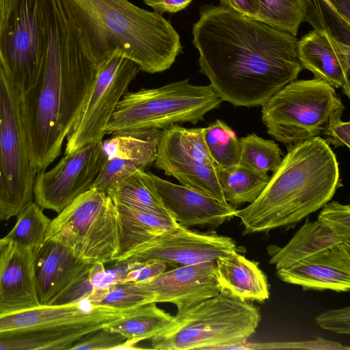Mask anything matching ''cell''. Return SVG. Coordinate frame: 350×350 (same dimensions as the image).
Returning <instances> with one entry per match:
<instances>
[{
    "instance_id": "obj_1",
    "label": "cell",
    "mask_w": 350,
    "mask_h": 350,
    "mask_svg": "<svg viewBox=\"0 0 350 350\" xmlns=\"http://www.w3.org/2000/svg\"><path fill=\"white\" fill-rule=\"evenodd\" d=\"M199 14L192 28L199 72L223 101L261 106L304 69L295 36L220 4Z\"/></svg>"
},
{
    "instance_id": "obj_2",
    "label": "cell",
    "mask_w": 350,
    "mask_h": 350,
    "mask_svg": "<svg viewBox=\"0 0 350 350\" xmlns=\"http://www.w3.org/2000/svg\"><path fill=\"white\" fill-rule=\"evenodd\" d=\"M40 1L44 55L35 83L20 94L24 133L38 173L60 154L83 109L97 70L65 0Z\"/></svg>"
},
{
    "instance_id": "obj_3",
    "label": "cell",
    "mask_w": 350,
    "mask_h": 350,
    "mask_svg": "<svg viewBox=\"0 0 350 350\" xmlns=\"http://www.w3.org/2000/svg\"><path fill=\"white\" fill-rule=\"evenodd\" d=\"M96 66L120 51L148 73L169 69L182 51L180 36L162 14L128 0H65Z\"/></svg>"
},
{
    "instance_id": "obj_4",
    "label": "cell",
    "mask_w": 350,
    "mask_h": 350,
    "mask_svg": "<svg viewBox=\"0 0 350 350\" xmlns=\"http://www.w3.org/2000/svg\"><path fill=\"white\" fill-rule=\"evenodd\" d=\"M341 187L338 162L324 139L291 145L260 196L238 211L243 233L294 225L321 208Z\"/></svg>"
},
{
    "instance_id": "obj_5",
    "label": "cell",
    "mask_w": 350,
    "mask_h": 350,
    "mask_svg": "<svg viewBox=\"0 0 350 350\" xmlns=\"http://www.w3.org/2000/svg\"><path fill=\"white\" fill-rule=\"evenodd\" d=\"M259 308L219 293L176 313L172 325L150 338L152 349H230L243 345L260 321Z\"/></svg>"
},
{
    "instance_id": "obj_6",
    "label": "cell",
    "mask_w": 350,
    "mask_h": 350,
    "mask_svg": "<svg viewBox=\"0 0 350 350\" xmlns=\"http://www.w3.org/2000/svg\"><path fill=\"white\" fill-rule=\"evenodd\" d=\"M223 100L209 84L196 85L189 79L157 88L126 92L118 103L106 127V134L165 130L173 125L204 119Z\"/></svg>"
},
{
    "instance_id": "obj_7",
    "label": "cell",
    "mask_w": 350,
    "mask_h": 350,
    "mask_svg": "<svg viewBox=\"0 0 350 350\" xmlns=\"http://www.w3.org/2000/svg\"><path fill=\"white\" fill-rule=\"evenodd\" d=\"M45 239L63 244L88 263L113 262L120 250L116 207L107 193L91 188L51 221Z\"/></svg>"
},
{
    "instance_id": "obj_8",
    "label": "cell",
    "mask_w": 350,
    "mask_h": 350,
    "mask_svg": "<svg viewBox=\"0 0 350 350\" xmlns=\"http://www.w3.org/2000/svg\"><path fill=\"white\" fill-rule=\"evenodd\" d=\"M342 105L335 89L324 81L295 79L261 105V119L271 137L295 144L320 137L332 111Z\"/></svg>"
},
{
    "instance_id": "obj_9",
    "label": "cell",
    "mask_w": 350,
    "mask_h": 350,
    "mask_svg": "<svg viewBox=\"0 0 350 350\" xmlns=\"http://www.w3.org/2000/svg\"><path fill=\"white\" fill-rule=\"evenodd\" d=\"M37 171L27 144L20 94L0 63V220L8 221L33 200Z\"/></svg>"
},
{
    "instance_id": "obj_10",
    "label": "cell",
    "mask_w": 350,
    "mask_h": 350,
    "mask_svg": "<svg viewBox=\"0 0 350 350\" xmlns=\"http://www.w3.org/2000/svg\"><path fill=\"white\" fill-rule=\"evenodd\" d=\"M44 52L40 0H17L0 31V63L20 94L35 83Z\"/></svg>"
},
{
    "instance_id": "obj_11",
    "label": "cell",
    "mask_w": 350,
    "mask_h": 350,
    "mask_svg": "<svg viewBox=\"0 0 350 350\" xmlns=\"http://www.w3.org/2000/svg\"><path fill=\"white\" fill-rule=\"evenodd\" d=\"M140 70L137 64L118 51L97 66L83 109L67 137L65 154L103 140L118 103Z\"/></svg>"
},
{
    "instance_id": "obj_12",
    "label": "cell",
    "mask_w": 350,
    "mask_h": 350,
    "mask_svg": "<svg viewBox=\"0 0 350 350\" xmlns=\"http://www.w3.org/2000/svg\"><path fill=\"white\" fill-rule=\"evenodd\" d=\"M239 248L234 239L215 231L199 232L179 224L117 257L115 262L158 260L173 267L213 262Z\"/></svg>"
},
{
    "instance_id": "obj_13",
    "label": "cell",
    "mask_w": 350,
    "mask_h": 350,
    "mask_svg": "<svg viewBox=\"0 0 350 350\" xmlns=\"http://www.w3.org/2000/svg\"><path fill=\"white\" fill-rule=\"evenodd\" d=\"M102 141L65 154L52 169L37 173L33 196L41 208L59 213L77 196L91 189L106 161Z\"/></svg>"
},
{
    "instance_id": "obj_14",
    "label": "cell",
    "mask_w": 350,
    "mask_h": 350,
    "mask_svg": "<svg viewBox=\"0 0 350 350\" xmlns=\"http://www.w3.org/2000/svg\"><path fill=\"white\" fill-rule=\"evenodd\" d=\"M126 312L94 304L85 297L62 304H40L13 312L0 314V334L35 328L73 324H97L103 327Z\"/></svg>"
},
{
    "instance_id": "obj_15",
    "label": "cell",
    "mask_w": 350,
    "mask_h": 350,
    "mask_svg": "<svg viewBox=\"0 0 350 350\" xmlns=\"http://www.w3.org/2000/svg\"><path fill=\"white\" fill-rule=\"evenodd\" d=\"M285 282L304 289L348 292L350 289V242H342L277 269Z\"/></svg>"
},
{
    "instance_id": "obj_16",
    "label": "cell",
    "mask_w": 350,
    "mask_h": 350,
    "mask_svg": "<svg viewBox=\"0 0 350 350\" xmlns=\"http://www.w3.org/2000/svg\"><path fill=\"white\" fill-rule=\"evenodd\" d=\"M148 174L165 207L183 226L217 227L237 217L239 210L229 204H222L197 189Z\"/></svg>"
},
{
    "instance_id": "obj_17",
    "label": "cell",
    "mask_w": 350,
    "mask_h": 350,
    "mask_svg": "<svg viewBox=\"0 0 350 350\" xmlns=\"http://www.w3.org/2000/svg\"><path fill=\"white\" fill-rule=\"evenodd\" d=\"M215 262L175 267L144 284L154 293L156 303L173 304L179 313L219 294Z\"/></svg>"
},
{
    "instance_id": "obj_18",
    "label": "cell",
    "mask_w": 350,
    "mask_h": 350,
    "mask_svg": "<svg viewBox=\"0 0 350 350\" xmlns=\"http://www.w3.org/2000/svg\"><path fill=\"white\" fill-rule=\"evenodd\" d=\"M297 56L303 68L312 72L315 79L334 89L341 88L350 97V46L313 29L297 40Z\"/></svg>"
},
{
    "instance_id": "obj_19",
    "label": "cell",
    "mask_w": 350,
    "mask_h": 350,
    "mask_svg": "<svg viewBox=\"0 0 350 350\" xmlns=\"http://www.w3.org/2000/svg\"><path fill=\"white\" fill-rule=\"evenodd\" d=\"M92 265L75 256L63 244L45 239L33 252L34 273L40 304H47L88 274Z\"/></svg>"
},
{
    "instance_id": "obj_20",
    "label": "cell",
    "mask_w": 350,
    "mask_h": 350,
    "mask_svg": "<svg viewBox=\"0 0 350 350\" xmlns=\"http://www.w3.org/2000/svg\"><path fill=\"white\" fill-rule=\"evenodd\" d=\"M39 305L33 252L10 243L5 245L0 252V314Z\"/></svg>"
},
{
    "instance_id": "obj_21",
    "label": "cell",
    "mask_w": 350,
    "mask_h": 350,
    "mask_svg": "<svg viewBox=\"0 0 350 350\" xmlns=\"http://www.w3.org/2000/svg\"><path fill=\"white\" fill-rule=\"evenodd\" d=\"M215 265L219 293L245 301L262 302L269 299L267 277L258 263L233 251L218 257Z\"/></svg>"
},
{
    "instance_id": "obj_22",
    "label": "cell",
    "mask_w": 350,
    "mask_h": 350,
    "mask_svg": "<svg viewBox=\"0 0 350 350\" xmlns=\"http://www.w3.org/2000/svg\"><path fill=\"white\" fill-rule=\"evenodd\" d=\"M154 163L157 169L173 176L181 185L197 189L222 204H228L217 176V167L203 163L189 153L161 146H157Z\"/></svg>"
},
{
    "instance_id": "obj_23",
    "label": "cell",
    "mask_w": 350,
    "mask_h": 350,
    "mask_svg": "<svg viewBox=\"0 0 350 350\" xmlns=\"http://www.w3.org/2000/svg\"><path fill=\"white\" fill-rule=\"evenodd\" d=\"M102 328L83 323L1 334L0 350H70L85 336Z\"/></svg>"
},
{
    "instance_id": "obj_24",
    "label": "cell",
    "mask_w": 350,
    "mask_h": 350,
    "mask_svg": "<svg viewBox=\"0 0 350 350\" xmlns=\"http://www.w3.org/2000/svg\"><path fill=\"white\" fill-rule=\"evenodd\" d=\"M345 241L319 221L307 217L304 224L284 247L273 250L270 264L276 269L287 267L303 258Z\"/></svg>"
},
{
    "instance_id": "obj_25",
    "label": "cell",
    "mask_w": 350,
    "mask_h": 350,
    "mask_svg": "<svg viewBox=\"0 0 350 350\" xmlns=\"http://www.w3.org/2000/svg\"><path fill=\"white\" fill-rule=\"evenodd\" d=\"M115 206L120 225V250L117 257L179 226L172 217H161L121 204Z\"/></svg>"
},
{
    "instance_id": "obj_26",
    "label": "cell",
    "mask_w": 350,
    "mask_h": 350,
    "mask_svg": "<svg viewBox=\"0 0 350 350\" xmlns=\"http://www.w3.org/2000/svg\"><path fill=\"white\" fill-rule=\"evenodd\" d=\"M107 195L115 204L174 218L165 207L152 180L145 170H139L121 180L108 191Z\"/></svg>"
},
{
    "instance_id": "obj_27",
    "label": "cell",
    "mask_w": 350,
    "mask_h": 350,
    "mask_svg": "<svg viewBox=\"0 0 350 350\" xmlns=\"http://www.w3.org/2000/svg\"><path fill=\"white\" fill-rule=\"evenodd\" d=\"M156 304L150 303L128 311L103 328L118 332L126 339H150L169 327L174 320V316Z\"/></svg>"
},
{
    "instance_id": "obj_28",
    "label": "cell",
    "mask_w": 350,
    "mask_h": 350,
    "mask_svg": "<svg viewBox=\"0 0 350 350\" xmlns=\"http://www.w3.org/2000/svg\"><path fill=\"white\" fill-rule=\"evenodd\" d=\"M216 173L225 200L234 208L252 203L269 180L267 173H260L239 164L217 167Z\"/></svg>"
},
{
    "instance_id": "obj_29",
    "label": "cell",
    "mask_w": 350,
    "mask_h": 350,
    "mask_svg": "<svg viewBox=\"0 0 350 350\" xmlns=\"http://www.w3.org/2000/svg\"><path fill=\"white\" fill-rule=\"evenodd\" d=\"M161 133V130L149 129L113 134L111 137L102 141L105 159L138 161L149 166L156 159Z\"/></svg>"
},
{
    "instance_id": "obj_30",
    "label": "cell",
    "mask_w": 350,
    "mask_h": 350,
    "mask_svg": "<svg viewBox=\"0 0 350 350\" xmlns=\"http://www.w3.org/2000/svg\"><path fill=\"white\" fill-rule=\"evenodd\" d=\"M305 21L350 46V0H305Z\"/></svg>"
},
{
    "instance_id": "obj_31",
    "label": "cell",
    "mask_w": 350,
    "mask_h": 350,
    "mask_svg": "<svg viewBox=\"0 0 350 350\" xmlns=\"http://www.w3.org/2000/svg\"><path fill=\"white\" fill-rule=\"evenodd\" d=\"M87 298L94 304L124 312L155 302L154 293L144 283L120 281L105 288L92 289Z\"/></svg>"
},
{
    "instance_id": "obj_32",
    "label": "cell",
    "mask_w": 350,
    "mask_h": 350,
    "mask_svg": "<svg viewBox=\"0 0 350 350\" xmlns=\"http://www.w3.org/2000/svg\"><path fill=\"white\" fill-rule=\"evenodd\" d=\"M16 217L14 226L1 238L3 242L34 252L43 243L51 220L43 213V208L33 201Z\"/></svg>"
},
{
    "instance_id": "obj_33",
    "label": "cell",
    "mask_w": 350,
    "mask_h": 350,
    "mask_svg": "<svg viewBox=\"0 0 350 350\" xmlns=\"http://www.w3.org/2000/svg\"><path fill=\"white\" fill-rule=\"evenodd\" d=\"M255 19L296 37L305 21V0H258Z\"/></svg>"
},
{
    "instance_id": "obj_34",
    "label": "cell",
    "mask_w": 350,
    "mask_h": 350,
    "mask_svg": "<svg viewBox=\"0 0 350 350\" xmlns=\"http://www.w3.org/2000/svg\"><path fill=\"white\" fill-rule=\"evenodd\" d=\"M204 139L217 167L239 164L240 140L226 122L217 119L204 127Z\"/></svg>"
},
{
    "instance_id": "obj_35",
    "label": "cell",
    "mask_w": 350,
    "mask_h": 350,
    "mask_svg": "<svg viewBox=\"0 0 350 350\" xmlns=\"http://www.w3.org/2000/svg\"><path fill=\"white\" fill-rule=\"evenodd\" d=\"M239 140V165L260 173H267L275 171L280 164L283 152L273 140L261 138L254 133Z\"/></svg>"
},
{
    "instance_id": "obj_36",
    "label": "cell",
    "mask_w": 350,
    "mask_h": 350,
    "mask_svg": "<svg viewBox=\"0 0 350 350\" xmlns=\"http://www.w3.org/2000/svg\"><path fill=\"white\" fill-rule=\"evenodd\" d=\"M148 165L142 161L111 159L106 160L91 188L107 194L119 182L139 170H145Z\"/></svg>"
},
{
    "instance_id": "obj_37",
    "label": "cell",
    "mask_w": 350,
    "mask_h": 350,
    "mask_svg": "<svg viewBox=\"0 0 350 350\" xmlns=\"http://www.w3.org/2000/svg\"><path fill=\"white\" fill-rule=\"evenodd\" d=\"M319 213L317 221L332 233L350 242V205L328 202Z\"/></svg>"
},
{
    "instance_id": "obj_38",
    "label": "cell",
    "mask_w": 350,
    "mask_h": 350,
    "mask_svg": "<svg viewBox=\"0 0 350 350\" xmlns=\"http://www.w3.org/2000/svg\"><path fill=\"white\" fill-rule=\"evenodd\" d=\"M113 269L106 270L104 263L96 262L90 269L88 277L92 289L108 287L118 282L123 281L128 271L137 266L138 263L116 262Z\"/></svg>"
},
{
    "instance_id": "obj_39",
    "label": "cell",
    "mask_w": 350,
    "mask_h": 350,
    "mask_svg": "<svg viewBox=\"0 0 350 350\" xmlns=\"http://www.w3.org/2000/svg\"><path fill=\"white\" fill-rule=\"evenodd\" d=\"M126 339L118 332L102 328L85 336L70 350H116Z\"/></svg>"
},
{
    "instance_id": "obj_40",
    "label": "cell",
    "mask_w": 350,
    "mask_h": 350,
    "mask_svg": "<svg viewBox=\"0 0 350 350\" xmlns=\"http://www.w3.org/2000/svg\"><path fill=\"white\" fill-rule=\"evenodd\" d=\"M344 109L342 105L332 111L322 135L325 137L324 139L329 145L332 144L335 148L346 146L350 148V122L341 120Z\"/></svg>"
},
{
    "instance_id": "obj_41",
    "label": "cell",
    "mask_w": 350,
    "mask_h": 350,
    "mask_svg": "<svg viewBox=\"0 0 350 350\" xmlns=\"http://www.w3.org/2000/svg\"><path fill=\"white\" fill-rule=\"evenodd\" d=\"M317 325L323 329L340 334H350V308L332 309L316 317Z\"/></svg>"
},
{
    "instance_id": "obj_42",
    "label": "cell",
    "mask_w": 350,
    "mask_h": 350,
    "mask_svg": "<svg viewBox=\"0 0 350 350\" xmlns=\"http://www.w3.org/2000/svg\"><path fill=\"white\" fill-rule=\"evenodd\" d=\"M167 269V264L158 260H148L128 271L123 281L145 283L156 278Z\"/></svg>"
},
{
    "instance_id": "obj_43",
    "label": "cell",
    "mask_w": 350,
    "mask_h": 350,
    "mask_svg": "<svg viewBox=\"0 0 350 350\" xmlns=\"http://www.w3.org/2000/svg\"><path fill=\"white\" fill-rule=\"evenodd\" d=\"M193 0H144L147 5L154 12L161 14L163 13H176L186 8Z\"/></svg>"
},
{
    "instance_id": "obj_44",
    "label": "cell",
    "mask_w": 350,
    "mask_h": 350,
    "mask_svg": "<svg viewBox=\"0 0 350 350\" xmlns=\"http://www.w3.org/2000/svg\"><path fill=\"white\" fill-rule=\"evenodd\" d=\"M220 5L226 6L243 15L255 18L258 0H219Z\"/></svg>"
},
{
    "instance_id": "obj_45",
    "label": "cell",
    "mask_w": 350,
    "mask_h": 350,
    "mask_svg": "<svg viewBox=\"0 0 350 350\" xmlns=\"http://www.w3.org/2000/svg\"><path fill=\"white\" fill-rule=\"evenodd\" d=\"M17 0H0V31Z\"/></svg>"
},
{
    "instance_id": "obj_46",
    "label": "cell",
    "mask_w": 350,
    "mask_h": 350,
    "mask_svg": "<svg viewBox=\"0 0 350 350\" xmlns=\"http://www.w3.org/2000/svg\"><path fill=\"white\" fill-rule=\"evenodd\" d=\"M5 243L3 242L2 239H0V252H1L3 247L5 246Z\"/></svg>"
}]
</instances>
